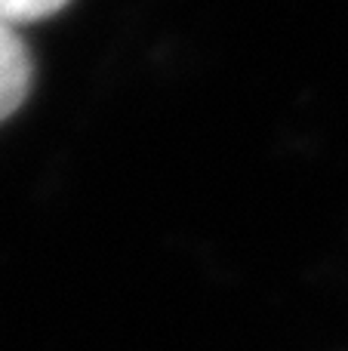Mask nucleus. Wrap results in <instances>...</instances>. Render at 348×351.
<instances>
[{
    "label": "nucleus",
    "instance_id": "1",
    "mask_svg": "<svg viewBox=\"0 0 348 351\" xmlns=\"http://www.w3.org/2000/svg\"><path fill=\"white\" fill-rule=\"evenodd\" d=\"M31 90V59L16 25L0 19V121L25 102Z\"/></svg>",
    "mask_w": 348,
    "mask_h": 351
},
{
    "label": "nucleus",
    "instance_id": "2",
    "mask_svg": "<svg viewBox=\"0 0 348 351\" xmlns=\"http://www.w3.org/2000/svg\"><path fill=\"white\" fill-rule=\"evenodd\" d=\"M65 3L68 0H0V19H6L12 25L37 22V19L59 12Z\"/></svg>",
    "mask_w": 348,
    "mask_h": 351
}]
</instances>
